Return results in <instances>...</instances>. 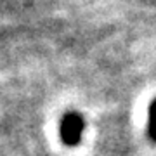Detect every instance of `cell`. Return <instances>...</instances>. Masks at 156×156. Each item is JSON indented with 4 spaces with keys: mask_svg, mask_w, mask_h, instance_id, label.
Wrapping results in <instances>:
<instances>
[{
    "mask_svg": "<svg viewBox=\"0 0 156 156\" xmlns=\"http://www.w3.org/2000/svg\"><path fill=\"white\" fill-rule=\"evenodd\" d=\"M85 132V120L83 116L76 111H68L64 113V116L61 118L59 123V135L61 140L66 146H78L83 139Z\"/></svg>",
    "mask_w": 156,
    "mask_h": 156,
    "instance_id": "obj_1",
    "label": "cell"
},
{
    "mask_svg": "<svg viewBox=\"0 0 156 156\" xmlns=\"http://www.w3.org/2000/svg\"><path fill=\"white\" fill-rule=\"evenodd\" d=\"M147 137L156 144V99L147 108Z\"/></svg>",
    "mask_w": 156,
    "mask_h": 156,
    "instance_id": "obj_2",
    "label": "cell"
}]
</instances>
